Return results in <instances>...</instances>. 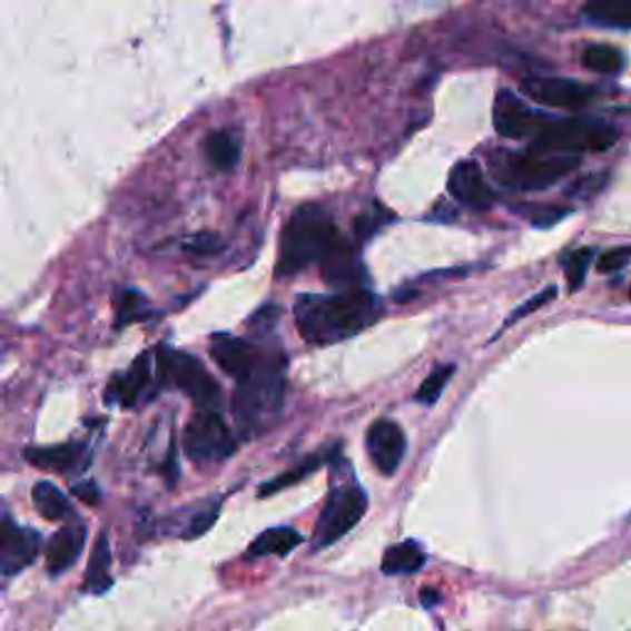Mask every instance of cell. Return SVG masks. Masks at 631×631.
<instances>
[{
  "label": "cell",
  "mask_w": 631,
  "mask_h": 631,
  "mask_svg": "<svg viewBox=\"0 0 631 631\" xmlns=\"http://www.w3.org/2000/svg\"><path fill=\"white\" fill-rule=\"evenodd\" d=\"M321 464H324V456H321V454H318V456H312V459H306L304 464H298V466L289 469V472H286V474H282V476H277L274 481H269V484H264L262 491H259V496H272V493H277V491H282V489H286V486L296 484V481L306 479V476L312 474L314 469H318Z\"/></svg>",
  "instance_id": "4316f807"
},
{
  "label": "cell",
  "mask_w": 631,
  "mask_h": 631,
  "mask_svg": "<svg viewBox=\"0 0 631 631\" xmlns=\"http://www.w3.org/2000/svg\"><path fill=\"white\" fill-rule=\"evenodd\" d=\"M578 166V156L531 151L503 154L496 158V176L515 190H545Z\"/></svg>",
  "instance_id": "277c9868"
},
{
  "label": "cell",
  "mask_w": 631,
  "mask_h": 631,
  "mask_svg": "<svg viewBox=\"0 0 631 631\" xmlns=\"http://www.w3.org/2000/svg\"><path fill=\"white\" fill-rule=\"evenodd\" d=\"M422 602H424V607H430L432 602H440V594H434V597H432V590H424Z\"/></svg>",
  "instance_id": "8d00e7d4"
},
{
  "label": "cell",
  "mask_w": 631,
  "mask_h": 631,
  "mask_svg": "<svg viewBox=\"0 0 631 631\" xmlns=\"http://www.w3.org/2000/svg\"><path fill=\"white\" fill-rule=\"evenodd\" d=\"M321 264H324V279L331 286H338L343 292L358 289V286L365 282V272L358 259V252H355V247H351L346 239L338 237L336 243L328 247Z\"/></svg>",
  "instance_id": "4fadbf2b"
},
{
  "label": "cell",
  "mask_w": 631,
  "mask_h": 631,
  "mask_svg": "<svg viewBox=\"0 0 631 631\" xmlns=\"http://www.w3.org/2000/svg\"><path fill=\"white\" fill-rule=\"evenodd\" d=\"M156 363L160 381L186 393L200 410L220 412L223 387L215 383V377L205 371V365L198 358L180 351H160Z\"/></svg>",
  "instance_id": "8992f818"
},
{
  "label": "cell",
  "mask_w": 631,
  "mask_h": 631,
  "mask_svg": "<svg viewBox=\"0 0 631 631\" xmlns=\"http://www.w3.org/2000/svg\"><path fill=\"white\" fill-rule=\"evenodd\" d=\"M186 249L193 252V255H215V252L220 249V237L195 235V237L186 239Z\"/></svg>",
  "instance_id": "e575fe53"
},
{
  "label": "cell",
  "mask_w": 631,
  "mask_h": 631,
  "mask_svg": "<svg viewBox=\"0 0 631 631\" xmlns=\"http://www.w3.org/2000/svg\"><path fill=\"white\" fill-rule=\"evenodd\" d=\"M365 511H368V496H365V491L355 484V481L336 486L328 493L324 513H321L316 523V548H328L331 543L341 541L343 535L351 533L353 528L363 521Z\"/></svg>",
  "instance_id": "52a82bcc"
},
{
  "label": "cell",
  "mask_w": 631,
  "mask_h": 631,
  "mask_svg": "<svg viewBox=\"0 0 631 631\" xmlns=\"http://www.w3.org/2000/svg\"><path fill=\"white\" fill-rule=\"evenodd\" d=\"M523 95L533 99L535 105L550 109H580L592 99V89L584 87L575 79L562 77H531L523 79Z\"/></svg>",
  "instance_id": "30bf717a"
},
{
  "label": "cell",
  "mask_w": 631,
  "mask_h": 631,
  "mask_svg": "<svg viewBox=\"0 0 631 631\" xmlns=\"http://www.w3.org/2000/svg\"><path fill=\"white\" fill-rule=\"evenodd\" d=\"M631 257V249L629 247H612L610 252H604L597 262V269L602 274H614V272H622L627 267V262Z\"/></svg>",
  "instance_id": "d6a6232c"
},
{
  "label": "cell",
  "mask_w": 631,
  "mask_h": 631,
  "mask_svg": "<svg viewBox=\"0 0 631 631\" xmlns=\"http://www.w3.org/2000/svg\"><path fill=\"white\" fill-rule=\"evenodd\" d=\"M282 316V308L277 304H267L262 306L259 312L249 318V328L257 331V334H267V331L277 324Z\"/></svg>",
  "instance_id": "836d02e7"
},
{
  "label": "cell",
  "mask_w": 631,
  "mask_h": 631,
  "mask_svg": "<svg viewBox=\"0 0 631 631\" xmlns=\"http://www.w3.org/2000/svg\"><path fill=\"white\" fill-rule=\"evenodd\" d=\"M284 390V361L277 355L259 358L257 368L245 381H239L233 397V412L239 430L249 437L267 432L282 415Z\"/></svg>",
  "instance_id": "7a4b0ae2"
},
{
  "label": "cell",
  "mask_w": 631,
  "mask_h": 631,
  "mask_svg": "<svg viewBox=\"0 0 631 631\" xmlns=\"http://www.w3.org/2000/svg\"><path fill=\"white\" fill-rule=\"evenodd\" d=\"M592 257L594 252L590 247H582L572 252V255L565 259V277L570 284V292H578L582 286L584 277H588V272L592 267Z\"/></svg>",
  "instance_id": "f1b7e54d"
},
{
  "label": "cell",
  "mask_w": 631,
  "mask_h": 631,
  "mask_svg": "<svg viewBox=\"0 0 631 631\" xmlns=\"http://www.w3.org/2000/svg\"><path fill=\"white\" fill-rule=\"evenodd\" d=\"M619 139V131L612 124L590 119H565L553 121L538 131L533 148L545 154L578 156L580 151H607Z\"/></svg>",
  "instance_id": "5b68a950"
},
{
  "label": "cell",
  "mask_w": 631,
  "mask_h": 631,
  "mask_svg": "<svg viewBox=\"0 0 631 631\" xmlns=\"http://www.w3.org/2000/svg\"><path fill=\"white\" fill-rule=\"evenodd\" d=\"M304 538L294 528H269L257 541L247 548V558H267V555H289L296 545H302Z\"/></svg>",
  "instance_id": "44dd1931"
},
{
  "label": "cell",
  "mask_w": 631,
  "mask_h": 631,
  "mask_svg": "<svg viewBox=\"0 0 631 631\" xmlns=\"http://www.w3.org/2000/svg\"><path fill=\"white\" fill-rule=\"evenodd\" d=\"M154 383V355L144 353L126 373L117 375L107 387V403L134 407Z\"/></svg>",
  "instance_id": "5bb4252c"
},
{
  "label": "cell",
  "mask_w": 631,
  "mask_h": 631,
  "mask_svg": "<svg viewBox=\"0 0 631 631\" xmlns=\"http://www.w3.org/2000/svg\"><path fill=\"white\" fill-rule=\"evenodd\" d=\"M111 548H109V538L101 533L99 541L95 545V553H91L87 575L82 582V590L89 594H105L111 588Z\"/></svg>",
  "instance_id": "ffe728a7"
},
{
  "label": "cell",
  "mask_w": 631,
  "mask_h": 631,
  "mask_svg": "<svg viewBox=\"0 0 631 631\" xmlns=\"http://www.w3.org/2000/svg\"><path fill=\"white\" fill-rule=\"evenodd\" d=\"M205 158L215 170H229L239 160V146L227 131H213L205 139Z\"/></svg>",
  "instance_id": "cb8c5ba5"
},
{
  "label": "cell",
  "mask_w": 631,
  "mask_h": 631,
  "mask_svg": "<svg viewBox=\"0 0 631 631\" xmlns=\"http://www.w3.org/2000/svg\"><path fill=\"white\" fill-rule=\"evenodd\" d=\"M493 126L503 139H525L535 131V117L511 89H501L493 101Z\"/></svg>",
  "instance_id": "2e32d148"
},
{
  "label": "cell",
  "mask_w": 631,
  "mask_h": 631,
  "mask_svg": "<svg viewBox=\"0 0 631 631\" xmlns=\"http://www.w3.org/2000/svg\"><path fill=\"white\" fill-rule=\"evenodd\" d=\"M0 515H3V513H0Z\"/></svg>",
  "instance_id": "74e56055"
},
{
  "label": "cell",
  "mask_w": 631,
  "mask_h": 631,
  "mask_svg": "<svg viewBox=\"0 0 631 631\" xmlns=\"http://www.w3.org/2000/svg\"><path fill=\"white\" fill-rule=\"evenodd\" d=\"M405 450H407V440L405 432L400 430V424L390 420H377L368 430V454L371 462L381 474L385 476L395 474L400 464H403Z\"/></svg>",
  "instance_id": "8fae6325"
},
{
  "label": "cell",
  "mask_w": 631,
  "mask_h": 631,
  "mask_svg": "<svg viewBox=\"0 0 631 631\" xmlns=\"http://www.w3.org/2000/svg\"><path fill=\"white\" fill-rule=\"evenodd\" d=\"M452 375H454V365H440V368H434L427 377H424V383L417 390V395H415L417 403H422V405L437 403V400L444 393V387L450 385Z\"/></svg>",
  "instance_id": "484cf974"
},
{
  "label": "cell",
  "mask_w": 631,
  "mask_h": 631,
  "mask_svg": "<svg viewBox=\"0 0 631 631\" xmlns=\"http://www.w3.org/2000/svg\"><path fill=\"white\" fill-rule=\"evenodd\" d=\"M298 334L312 346H334L353 338L383 316V302L368 289L304 294L294 306Z\"/></svg>",
  "instance_id": "6da1fadb"
},
{
  "label": "cell",
  "mask_w": 631,
  "mask_h": 631,
  "mask_svg": "<svg viewBox=\"0 0 631 631\" xmlns=\"http://www.w3.org/2000/svg\"><path fill=\"white\" fill-rule=\"evenodd\" d=\"M32 503H36V509L42 519L48 521H65L72 515L70 501H67L65 493L55 484H50V481H40V484H36V489H32Z\"/></svg>",
  "instance_id": "603a6c76"
},
{
  "label": "cell",
  "mask_w": 631,
  "mask_h": 631,
  "mask_svg": "<svg viewBox=\"0 0 631 631\" xmlns=\"http://www.w3.org/2000/svg\"><path fill=\"white\" fill-rule=\"evenodd\" d=\"M582 65L592 72L617 75L624 67V55L612 48V45H590V48L582 52Z\"/></svg>",
  "instance_id": "d4e9b609"
},
{
  "label": "cell",
  "mask_w": 631,
  "mask_h": 631,
  "mask_svg": "<svg viewBox=\"0 0 631 631\" xmlns=\"http://www.w3.org/2000/svg\"><path fill=\"white\" fill-rule=\"evenodd\" d=\"M584 18L612 30H629L631 0H590V3L584 6Z\"/></svg>",
  "instance_id": "7402d4cb"
},
{
  "label": "cell",
  "mask_w": 631,
  "mask_h": 631,
  "mask_svg": "<svg viewBox=\"0 0 631 631\" xmlns=\"http://www.w3.org/2000/svg\"><path fill=\"white\" fill-rule=\"evenodd\" d=\"M446 188H450L452 198L456 203L466 205V208L486 210L493 203L489 180L476 160H459V164L452 168L450 180H446Z\"/></svg>",
  "instance_id": "7c38bea8"
},
{
  "label": "cell",
  "mask_w": 631,
  "mask_h": 631,
  "mask_svg": "<svg viewBox=\"0 0 631 631\" xmlns=\"http://www.w3.org/2000/svg\"><path fill=\"white\" fill-rule=\"evenodd\" d=\"M42 538L32 528H20L10 515H0V572L18 575L36 562Z\"/></svg>",
  "instance_id": "9c48e42d"
},
{
  "label": "cell",
  "mask_w": 631,
  "mask_h": 631,
  "mask_svg": "<svg viewBox=\"0 0 631 631\" xmlns=\"http://www.w3.org/2000/svg\"><path fill=\"white\" fill-rule=\"evenodd\" d=\"M183 450L195 464H213L233 456L237 442L220 417V412L200 410L198 415H193L186 434H183Z\"/></svg>",
  "instance_id": "ba28073f"
},
{
  "label": "cell",
  "mask_w": 631,
  "mask_h": 631,
  "mask_svg": "<svg viewBox=\"0 0 631 631\" xmlns=\"http://www.w3.org/2000/svg\"><path fill=\"white\" fill-rule=\"evenodd\" d=\"M427 562V555H424V548L415 541H405L397 543L393 548L385 550L383 555V572L385 575H412L424 568Z\"/></svg>",
  "instance_id": "d6986e66"
},
{
  "label": "cell",
  "mask_w": 631,
  "mask_h": 631,
  "mask_svg": "<svg viewBox=\"0 0 631 631\" xmlns=\"http://www.w3.org/2000/svg\"><path fill=\"white\" fill-rule=\"evenodd\" d=\"M26 459L45 472L67 474L82 464L85 446L82 444H57V446H40V450H28Z\"/></svg>",
  "instance_id": "ac0fdd59"
},
{
  "label": "cell",
  "mask_w": 631,
  "mask_h": 631,
  "mask_svg": "<svg viewBox=\"0 0 631 631\" xmlns=\"http://www.w3.org/2000/svg\"><path fill=\"white\" fill-rule=\"evenodd\" d=\"M72 493L79 499V501H85L89 503V506H97L99 503V486L95 484V481H79V484L72 486Z\"/></svg>",
  "instance_id": "d590c367"
},
{
  "label": "cell",
  "mask_w": 631,
  "mask_h": 631,
  "mask_svg": "<svg viewBox=\"0 0 631 631\" xmlns=\"http://www.w3.org/2000/svg\"><path fill=\"white\" fill-rule=\"evenodd\" d=\"M85 525L82 523H72L60 528L52 535V541L48 545V572L50 575H62L65 570H70L75 562L79 560L85 550Z\"/></svg>",
  "instance_id": "e0dca14e"
},
{
  "label": "cell",
  "mask_w": 631,
  "mask_h": 631,
  "mask_svg": "<svg viewBox=\"0 0 631 631\" xmlns=\"http://www.w3.org/2000/svg\"><path fill=\"white\" fill-rule=\"evenodd\" d=\"M220 515V503H205V506L195 509V513L190 515V523L183 528L180 538H200L213 528V523Z\"/></svg>",
  "instance_id": "4dcf8cb0"
},
{
  "label": "cell",
  "mask_w": 631,
  "mask_h": 631,
  "mask_svg": "<svg viewBox=\"0 0 631 631\" xmlns=\"http://www.w3.org/2000/svg\"><path fill=\"white\" fill-rule=\"evenodd\" d=\"M210 355L213 361L220 365V371L227 373L235 381H245V377L257 368V363L262 355L257 353V348L252 343L235 338V336H215L213 346H210Z\"/></svg>",
  "instance_id": "9a60e30c"
},
{
  "label": "cell",
  "mask_w": 631,
  "mask_h": 631,
  "mask_svg": "<svg viewBox=\"0 0 631 631\" xmlns=\"http://www.w3.org/2000/svg\"><path fill=\"white\" fill-rule=\"evenodd\" d=\"M515 213L535 227H550V225L560 223L562 217H568L565 208H553V205H519Z\"/></svg>",
  "instance_id": "f546056e"
},
{
  "label": "cell",
  "mask_w": 631,
  "mask_h": 631,
  "mask_svg": "<svg viewBox=\"0 0 631 631\" xmlns=\"http://www.w3.org/2000/svg\"><path fill=\"white\" fill-rule=\"evenodd\" d=\"M558 296V289L555 286H548V289H543L541 294H535L533 298H528V302H523L519 308H515V312L509 316V321H506V326L509 324H513V321H521V318H525V316H531V314H535V312H541V308L548 304V302H553V298Z\"/></svg>",
  "instance_id": "1f68e13d"
},
{
  "label": "cell",
  "mask_w": 631,
  "mask_h": 631,
  "mask_svg": "<svg viewBox=\"0 0 631 631\" xmlns=\"http://www.w3.org/2000/svg\"><path fill=\"white\" fill-rule=\"evenodd\" d=\"M146 298L134 289H121L117 294V326H126L131 321H139L146 316Z\"/></svg>",
  "instance_id": "83f0119b"
},
{
  "label": "cell",
  "mask_w": 631,
  "mask_h": 631,
  "mask_svg": "<svg viewBox=\"0 0 631 631\" xmlns=\"http://www.w3.org/2000/svg\"><path fill=\"white\" fill-rule=\"evenodd\" d=\"M336 239L338 233L331 215L321 205H304L284 225L277 274L279 277H289V274L312 267V264L324 259Z\"/></svg>",
  "instance_id": "3957f363"
}]
</instances>
